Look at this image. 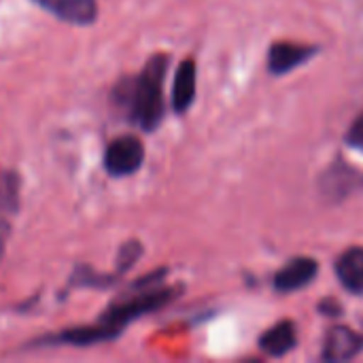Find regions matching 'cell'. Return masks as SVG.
Returning a JSON list of instances; mask_svg holds the SVG:
<instances>
[{"label":"cell","instance_id":"1","mask_svg":"<svg viewBox=\"0 0 363 363\" xmlns=\"http://www.w3.org/2000/svg\"><path fill=\"white\" fill-rule=\"evenodd\" d=\"M168 68L166 55H153L136 79H123L115 85L117 106L143 130L151 132L164 117V77Z\"/></svg>","mask_w":363,"mask_h":363},{"label":"cell","instance_id":"2","mask_svg":"<svg viewBox=\"0 0 363 363\" xmlns=\"http://www.w3.org/2000/svg\"><path fill=\"white\" fill-rule=\"evenodd\" d=\"M145 147L136 136L115 138L104 153V168L113 177H128L143 166Z\"/></svg>","mask_w":363,"mask_h":363},{"label":"cell","instance_id":"3","mask_svg":"<svg viewBox=\"0 0 363 363\" xmlns=\"http://www.w3.org/2000/svg\"><path fill=\"white\" fill-rule=\"evenodd\" d=\"M40 9L49 11L62 21L74 26H89L98 17L96 0H34Z\"/></svg>","mask_w":363,"mask_h":363},{"label":"cell","instance_id":"4","mask_svg":"<svg viewBox=\"0 0 363 363\" xmlns=\"http://www.w3.org/2000/svg\"><path fill=\"white\" fill-rule=\"evenodd\" d=\"M363 349V338L349 328H334L328 332L323 342V359L338 363L349 362L359 355Z\"/></svg>","mask_w":363,"mask_h":363},{"label":"cell","instance_id":"5","mask_svg":"<svg viewBox=\"0 0 363 363\" xmlns=\"http://www.w3.org/2000/svg\"><path fill=\"white\" fill-rule=\"evenodd\" d=\"M317 262L308 259V257H298L291 259L277 277H274V287L281 294H289V291H298L302 287H306L315 277H317Z\"/></svg>","mask_w":363,"mask_h":363},{"label":"cell","instance_id":"6","mask_svg":"<svg viewBox=\"0 0 363 363\" xmlns=\"http://www.w3.org/2000/svg\"><path fill=\"white\" fill-rule=\"evenodd\" d=\"M317 49L311 45H298V43H277L270 49L268 66L274 74H285L298 66H302L306 60L313 57Z\"/></svg>","mask_w":363,"mask_h":363},{"label":"cell","instance_id":"7","mask_svg":"<svg viewBox=\"0 0 363 363\" xmlns=\"http://www.w3.org/2000/svg\"><path fill=\"white\" fill-rule=\"evenodd\" d=\"M196 98V62L194 60H185L181 62L177 77H174V85H172V108L177 113H185L189 108V104Z\"/></svg>","mask_w":363,"mask_h":363},{"label":"cell","instance_id":"8","mask_svg":"<svg viewBox=\"0 0 363 363\" xmlns=\"http://www.w3.org/2000/svg\"><path fill=\"white\" fill-rule=\"evenodd\" d=\"M336 274L351 294H363V249L345 251L336 262Z\"/></svg>","mask_w":363,"mask_h":363},{"label":"cell","instance_id":"9","mask_svg":"<svg viewBox=\"0 0 363 363\" xmlns=\"http://www.w3.org/2000/svg\"><path fill=\"white\" fill-rule=\"evenodd\" d=\"M298 338H296V328L291 321H281L277 325H272L262 338H259V349L272 357H281L287 355L294 347H296Z\"/></svg>","mask_w":363,"mask_h":363},{"label":"cell","instance_id":"10","mask_svg":"<svg viewBox=\"0 0 363 363\" xmlns=\"http://www.w3.org/2000/svg\"><path fill=\"white\" fill-rule=\"evenodd\" d=\"M17 185H19L17 174L13 172L0 174V211H6V213L17 211V198H19Z\"/></svg>","mask_w":363,"mask_h":363},{"label":"cell","instance_id":"11","mask_svg":"<svg viewBox=\"0 0 363 363\" xmlns=\"http://www.w3.org/2000/svg\"><path fill=\"white\" fill-rule=\"evenodd\" d=\"M347 140H349V145L351 147H355L357 151H362L363 153V113L353 121V125H351V130H349V136H347Z\"/></svg>","mask_w":363,"mask_h":363},{"label":"cell","instance_id":"12","mask_svg":"<svg viewBox=\"0 0 363 363\" xmlns=\"http://www.w3.org/2000/svg\"><path fill=\"white\" fill-rule=\"evenodd\" d=\"M9 236H11V228H9V223L0 217V259H2V253H4V247H6Z\"/></svg>","mask_w":363,"mask_h":363}]
</instances>
